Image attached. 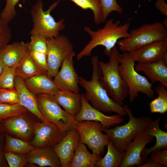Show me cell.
<instances>
[{"label":"cell","mask_w":167,"mask_h":167,"mask_svg":"<svg viewBox=\"0 0 167 167\" xmlns=\"http://www.w3.org/2000/svg\"><path fill=\"white\" fill-rule=\"evenodd\" d=\"M97 55L91 58L92 73L91 79L87 80L79 77V84L85 90L84 94L86 100L95 109L102 112L116 113L123 117L127 113L122 106L115 102L107 94L100 81L101 71L98 64Z\"/></svg>","instance_id":"obj_1"},{"label":"cell","mask_w":167,"mask_h":167,"mask_svg":"<svg viewBox=\"0 0 167 167\" xmlns=\"http://www.w3.org/2000/svg\"><path fill=\"white\" fill-rule=\"evenodd\" d=\"M121 23L120 20L114 22L111 19L107 21L102 28L96 31L92 30L88 27H85L84 30L90 36L91 40L76 55L77 60L91 56L92 50L99 45L105 47L104 53L109 56L111 49L120 39L128 38L130 36L128 32L130 24L126 23L121 25Z\"/></svg>","instance_id":"obj_2"},{"label":"cell","mask_w":167,"mask_h":167,"mask_svg":"<svg viewBox=\"0 0 167 167\" xmlns=\"http://www.w3.org/2000/svg\"><path fill=\"white\" fill-rule=\"evenodd\" d=\"M120 55L115 45L111 50L108 62L98 60V64L101 72L100 81L102 86L110 97L122 106L129 92L127 86L119 72Z\"/></svg>","instance_id":"obj_3"},{"label":"cell","mask_w":167,"mask_h":167,"mask_svg":"<svg viewBox=\"0 0 167 167\" xmlns=\"http://www.w3.org/2000/svg\"><path fill=\"white\" fill-rule=\"evenodd\" d=\"M129 120L126 124L115 126L113 128H102L112 140L116 148L119 152H124L127 145L138 135L144 132L153 121L148 117L142 116L136 118L131 109L127 105L123 104Z\"/></svg>","instance_id":"obj_4"},{"label":"cell","mask_w":167,"mask_h":167,"mask_svg":"<svg viewBox=\"0 0 167 167\" xmlns=\"http://www.w3.org/2000/svg\"><path fill=\"white\" fill-rule=\"evenodd\" d=\"M60 1L58 0L51 4L46 11L43 7L42 0H37L31 11L33 26L30 31L31 35H39L47 39L57 37L65 28V19L56 21L51 15L52 11L58 6Z\"/></svg>","instance_id":"obj_5"},{"label":"cell","mask_w":167,"mask_h":167,"mask_svg":"<svg viewBox=\"0 0 167 167\" xmlns=\"http://www.w3.org/2000/svg\"><path fill=\"white\" fill-rule=\"evenodd\" d=\"M135 62L128 53L123 52L121 55L118 66L119 74L126 84L128 88V96L130 102L132 103L140 92L149 98H153L154 91L152 84L135 69Z\"/></svg>","instance_id":"obj_6"},{"label":"cell","mask_w":167,"mask_h":167,"mask_svg":"<svg viewBox=\"0 0 167 167\" xmlns=\"http://www.w3.org/2000/svg\"><path fill=\"white\" fill-rule=\"evenodd\" d=\"M129 37L119 40L120 50L128 53L153 42L167 39V29L161 22L145 24L130 32Z\"/></svg>","instance_id":"obj_7"},{"label":"cell","mask_w":167,"mask_h":167,"mask_svg":"<svg viewBox=\"0 0 167 167\" xmlns=\"http://www.w3.org/2000/svg\"><path fill=\"white\" fill-rule=\"evenodd\" d=\"M36 95L39 109L45 118L64 131L75 128L77 122L75 117L61 107L54 96L47 94Z\"/></svg>","instance_id":"obj_8"},{"label":"cell","mask_w":167,"mask_h":167,"mask_svg":"<svg viewBox=\"0 0 167 167\" xmlns=\"http://www.w3.org/2000/svg\"><path fill=\"white\" fill-rule=\"evenodd\" d=\"M75 128L80 136V142L86 144L92 153L101 157L110 139L108 134L102 133L103 127L100 122L91 121L77 122Z\"/></svg>","instance_id":"obj_9"},{"label":"cell","mask_w":167,"mask_h":167,"mask_svg":"<svg viewBox=\"0 0 167 167\" xmlns=\"http://www.w3.org/2000/svg\"><path fill=\"white\" fill-rule=\"evenodd\" d=\"M47 75L54 77L64 59L74 50L73 45L66 36L60 34L47 39Z\"/></svg>","instance_id":"obj_10"},{"label":"cell","mask_w":167,"mask_h":167,"mask_svg":"<svg viewBox=\"0 0 167 167\" xmlns=\"http://www.w3.org/2000/svg\"><path fill=\"white\" fill-rule=\"evenodd\" d=\"M55 124L50 122H37L34 134L30 143L35 148H52L66 134Z\"/></svg>","instance_id":"obj_11"},{"label":"cell","mask_w":167,"mask_h":167,"mask_svg":"<svg viewBox=\"0 0 167 167\" xmlns=\"http://www.w3.org/2000/svg\"><path fill=\"white\" fill-rule=\"evenodd\" d=\"M28 112L0 121L4 132L27 141L32 139L37 122Z\"/></svg>","instance_id":"obj_12"},{"label":"cell","mask_w":167,"mask_h":167,"mask_svg":"<svg viewBox=\"0 0 167 167\" xmlns=\"http://www.w3.org/2000/svg\"><path fill=\"white\" fill-rule=\"evenodd\" d=\"M75 55L73 51L63 60L59 71L54 77V82L59 91L79 93V77L74 65L73 58Z\"/></svg>","instance_id":"obj_13"},{"label":"cell","mask_w":167,"mask_h":167,"mask_svg":"<svg viewBox=\"0 0 167 167\" xmlns=\"http://www.w3.org/2000/svg\"><path fill=\"white\" fill-rule=\"evenodd\" d=\"M82 107L79 113L75 117L77 122L91 121L100 122L103 128L118 125L124 121L118 114L108 116L93 107L85 99L84 94H81Z\"/></svg>","instance_id":"obj_14"},{"label":"cell","mask_w":167,"mask_h":167,"mask_svg":"<svg viewBox=\"0 0 167 167\" xmlns=\"http://www.w3.org/2000/svg\"><path fill=\"white\" fill-rule=\"evenodd\" d=\"M154 137L144 132L137 135L126 146L120 167H129L134 165L139 167L143 163L142 152L148 143L154 140Z\"/></svg>","instance_id":"obj_15"},{"label":"cell","mask_w":167,"mask_h":167,"mask_svg":"<svg viewBox=\"0 0 167 167\" xmlns=\"http://www.w3.org/2000/svg\"><path fill=\"white\" fill-rule=\"evenodd\" d=\"M80 143L79 134L75 128L67 132L52 148L58 157L61 167H70L75 150Z\"/></svg>","instance_id":"obj_16"},{"label":"cell","mask_w":167,"mask_h":167,"mask_svg":"<svg viewBox=\"0 0 167 167\" xmlns=\"http://www.w3.org/2000/svg\"><path fill=\"white\" fill-rule=\"evenodd\" d=\"M128 54L135 62H149L163 59L167 54V39L153 42Z\"/></svg>","instance_id":"obj_17"},{"label":"cell","mask_w":167,"mask_h":167,"mask_svg":"<svg viewBox=\"0 0 167 167\" xmlns=\"http://www.w3.org/2000/svg\"><path fill=\"white\" fill-rule=\"evenodd\" d=\"M14 85L19 96V104L26 108L42 122H49L41 114L38 107L36 95L28 89L24 79L16 76Z\"/></svg>","instance_id":"obj_18"},{"label":"cell","mask_w":167,"mask_h":167,"mask_svg":"<svg viewBox=\"0 0 167 167\" xmlns=\"http://www.w3.org/2000/svg\"><path fill=\"white\" fill-rule=\"evenodd\" d=\"M28 47V42H17L7 44L0 49V59L5 66L16 69Z\"/></svg>","instance_id":"obj_19"},{"label":"cell","mask_w":167,"mask_h":167,"mask_svg":"<svg viewBox=\"0 0 167 167\" xmlns=\"http://www.w3.org/2000/svg\"><path fill=\"white\" fill-rule=\"evenodd\" d=\"M135 69L137 72H143L152 84L159 82L167 87V64L163 59L152 62H138Z\"/></svg>","instance_id":"obj_20"},{"label":"cell","mask_w":167,"mask_h":167,"mask_svg":"<svg viewBox=\"0 0 167 167\" xmlns=\"http://www.w3.org/2000/svg\"><path fill=\"white\" fill-rule=\"evenodd\" d=\"M24 82L28 89L35 95L47 94L54 96L59 91L52 78L46 74L34 76L26 79Z\"/></svg>","instance_id":"obj_21"},{"label":"cell","mask_w":167,"mask_h":167,"mask_svg":"<svg viewBox=\"0 0 167 167\" xmlns=\"http://www.w3.org/2000/svg\"><path fill=\"white\" fill-rule=\"evenodd\" d=\"M28 163L40 167H61L59 159L52 148H35L26 154Z\"/></svg>","instance_id":"obj_22"},{"label":"cell","mask_w":167,"mask_h":167,"mask_svg":"<svg viewBox=\"0 0 167 167\" xmlns=\"http://www.w3.org/2000/svg\"><path fill=\"white\" fill-rule=\"evenodd\" d=\"M160 119V118L159 117L152 121L144 132L148 135L155 137L156 141L154 146L149 148L145 147L143 149L141 154L143 163L152 152L158 150L167 149V133L160 128L159 125Z\"/></svg>","instance_id":"obj_23"},{"label":"cell","mask_w":167,"mask_h":167,"mask_svg":"<svg viewBox=\"0 0 167 167\" xmlns=\"http://www.w3.org/2000/svg\"><path fill=\"white\" fill-rule=\"evenodd\" d=\"M54 96L58 104L70 115L75 117L80 112L82 103L79 93L59 90Z\"/></svg>","instance_id":"obj_24"},{"label":"cell","mask_w":167,"mask_h":167,"mask_svg":"<svg viewBox=\"0 0 167 167\" xmlns=\"http://www.w3.org/2000/svg\"><path fill=\"white\" fill-rule=\"evenodd\" d=\"M101 158L90 152L85 144L80 142L75 150L70 167H95Z\"/></svg>","instance_id":"obj_25"},{"label":"cell","mask_w":167,"mask_h":167,"mask_svg":"<svg viewBox=\"0 0 167 167\" xmlns=\"http://www.w3.org/2000/svg\"><path fill=\"white\" fill-rule=\"evenodd\" d=\"M15 70L16 75L23 79L37 75L46 74L36 64L28 53V50Z\"/></svg>","instance_id":"obj_26"},{"label":"cell","mask_w":167,"mask_h":167,"mask_svg":"<svg viewBox=\"0 0 167 167\" xmlns=\"http://www.w3.org/2000/svg\"><path fill=\"white\" fill-rule=\"evenodd\" d=\"M107 151L105 156L97 162V167H118L122 160L124 152L118 151L114 147L113 141L110 139L107 146Z\"/></svg>","instance_id":"obj_27"},{"label":"cell","mask_w":167,"mask_h":167,"mask_svg":"<svg viewBox=\"0 0 167 167\" xmlns=\"http://www.w3.org/2000/svg\"><path fill=\"white\" fill-rule=\"evenodd\" d=\"M4 152L26 154L35 148L28 141L13 137L5 132Z\"/></svg>","instance_id":"obj_28"},{"label":"cell","mask_w":167,"mask_h":167,"mask_svg":"<svg viewBox=\"0 0 167 167\" xmlns=\"http://www.w3.org/2000/svg\"><path fill=\"white\" fill-rule=\"evenodd\" d=\"M165 87L160 84L156 87L155 90L158 97L150 103V110L152 113L164 114L167 111V91Z\"/></svg>","instance_id":"obj_29"},{"label":"cell","mask_w":167,"mask_h":167,"mask_svg":"<svg viewBox=\"0 0 167 167\" xmlns=\"http://www.w3.org/2000/svg\"><path fill=\"white\" fill-rule=\"evenodd\" d=\"M60 2L65 0H58ZM84 10L90 9L93 13L94 23H102L103 13L100 0H69Z\"/></svg>","instance_id":"obj_30"},{"label":"cell","mask_w":167,"mask_h":167,"mask_svg":"<svg viewBox=\"0 0 167 167\" xmlns=\"http://www.w3.org/2000/svg\"><path fill=\"white\" fill-rule=\"evenodd\" d=\"M29 111L19 104L0 103V122Z\"/></svg>","instance_id":"obj_31"},{"label":"cell","mask_w":167,"mask_h":167,"mask_svg":"<svg viewBox=\"0 0 167 167\" xmlns=\"http://www.w3.org/2000/svg\"><path fill=\"white\" fill-rule=\"evenodd\" d=\"M3 155L10 167H24L28 163L26 154L4 152Z\"/></svg>","instance_id":"obj_32"},{"label":"cell","mask_w":167,"mask_h":167,"mask_svg":"<svg viewBox=\"0 0 167 167\" xmlns=\"http://www.w3.org/2000/svg\"><path fill=\"white\" fill-rule=\"evenodd\" d=\"M100 2L103 13L102 23L105 22L111 13L114 11L122 14L123 12L116 0H100Z\"/></svg>","instance_id":"obj_33"},{"label":"cell","mask_w":167,"mask_h":167,"mask_svg":"<svg viewBox=\"0 0 167 167\" xmlns=\"http://www.w3.org/2000/svg\"><path fill=\"white\" fill-rule=\"evenodd\" d=\"M47 39L42 35H31L30 41L28 42V49L47 54Z\"/></svg>","instance_id":"obj_34"},{"label":"cell","mask_w":167,"mask_h":167,"mask_svg":"<svg viewBox=\"0 0 167 167\" xmlns=\"http://www.w3.org/2000/svg\"><path fill=\"white\" fill-rule=\"evenodd\" d=\"M21 0H5V6L0 15V18L9 23L16 16L15 6ZM24 2L26 0H21Z\"/></svg>","instance_id":"obj_35"},{"label":"cell","mask_w":167,"mask_h":167,"mask_svg":"<svg viewBox=\"0 0 167 167\" xmlns=\"http://www.w3.org/2000/svg\"><path fill=\"white\" fill-rule=\"evenodd\" d=\"M16 76L15 69L5 66L0 76V89H12L15 88V79Z\"/></svg>","instance_id":"obj_36"},{"label":"cell","mask_w":167,"mask_h":167,"mask_svg":"<svg viewBox=\"0 0 167 167\" xmlns=\"http://www.w3.org/2000/svg\"><path fill=\"white\" fill-rule=\"evenodd\" d=\"M18 93L15 88L12 89H0V103L19 104Z\"/></svg>","instance_id":"obj_37"},{"label":"cell","mask_w":167,"mask_h":167,"mask_svg":"<svg viewBox=\"0 0 167 167\" xmlns=\"http://www.w3.org/2000/svg\"><path fill=\"white\" fill-rule=\"evenodd\" d=\"M12 36L9 23L0 18V49L8 44Z\"/></svg>","instance_id":"obj_38"},{"label":"cell","mask_w":167,"mask_h":167,"mask_svg":"<svg viewBox=\"0 0 167 167\" xmlns=\"http://www.w3.org/2000/svg\"><path fill=\"white\" fill-rule=\"evenodd\" d=\"M29 55L40 69L45 74H47L48 65L47 54L28 49Z\"/></svg>","instance_id":"obj_39"},{"label":"cell","mask_w":167,"mask_h":167,"mask_svg":"<svg viewBox=\"0 0 167 167\" xmlns=\"http://www.w3.org/2000/svg\"><path fill=\"white\" fill-rule=\"evenodd\" d=\"M150 154L151 160L164 166H167V149L155 151Z\"/></svg>","instance_id":"obj_40"},{"label":"cell","mask_w":167,"mask_h":167,"mask_svg":"<svg viewBox=\"0 0 167 167\" xmlns=\"http://www.w3.org/2000/svg\"><path fill=\"white\" fill-rule=\"evenodd\" d=\"M5 140V132H4L0 135V167H6L8 166L3 155Z\"/></svg>","instance_id":"obj_41"},{"label":"cell","mask_w":167,"mask_h":167,"mask_svg":"<svg viewBox=\"0 0 167 167\" xmlns=\"http://www.w3.org/2000/svg\"><path fill=\"white\" fill-rule=\"evenodd\" d=\"M155 6L161 14L167 16V4L165 0H156Z\"/></svg>","instance_id":"obj_42"},{"label":"cell","mask_w":167,"mask_h":167,"mask_svg":"<svg viewBox=\"0 0 167 167\" xmlns=\"http://www.w3.org/2000/svg\"><path fill=\"white\" fill-rule=\"evenodd\" d=\"M164 166L163 165L155 162L152 160H148L147 159L139 167H163Z\"/></svg>","instance_id":"obj_43"},{"label":"cell","mask_w":167,"mask_h":167,"mask_svg":"<svg viewBox=\"0 0 167 167\" xmlns=\"http://www.w3.org/2000/svg\"><path fill=\"white\" fill-rule=\"evenodd\" d=\"M5 68V66L0 59V76L3 73Z\"/></svg>","instance_id":"obj_44"},{"label":"cell","mask_w":167,"mask_h":167,"mask_svg":"<svg viewBox=\"0 0 167 167\" xmlns=\"http://www.w3.org/2000/svg\"><path fill=\"white\" fill-rule=\"evenodd\" d=\"M165 27L167 29V19L165 18L162 23Z\"/></svg>","instance_id":"obj_45"},{"label":"cell","mask_w":167,"mask_h":167,"mask_svg":"<svg viewBox=\"0 0 167 167\" xmlns=\"http://www.w3.org/2000/svg\"><path fill=\"white\" fill-rule=\"evenodd\" d=\"M5 132L2 126L0 124V135L2 133Z\"/></svg>","instance_id":"obj_46"},{"label":"cell","mask_w":167,"mask_h":167,"mask_svg":"<svg viewBox=\"0 0 167 167\" xmlns=\"http://www.w3.org/2000/svg\"><path fill=\"white\" fill-rule=\"evenodd\" d=\"M125 0V1H127V0Z\"/></svg>","instance_id":"obj_47"}]
</instances>
